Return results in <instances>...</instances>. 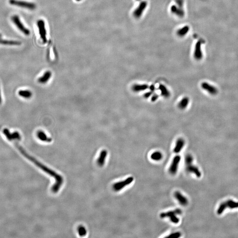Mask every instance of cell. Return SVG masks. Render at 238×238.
<instances>
[{"label": "cell", "instance_id": "cell-4", "mask_svg": "<svg viewBox=\"0 0 238 238\" xmlns=\"http://www.w3.org/2000/svg\"><path fill=\"white\" fill-rule=\"evenodd\" d=\"M11 20H12V23L16 26V27L21 32H22L24 35L27 36H28L30 35V30L24 25L22 22L21 21L19 17V16L17 15H13L11 17Z\"/></svg>", "mask_w": 238, "mask_h": 238}, {"label": "cell", "instance_id": "cell-22", "mask_svg": "<svg viewBox=\"0 0 238 238\" xmlns=\"http://www.w3.org/2000/svg\"><path fill=\"white\" fill-rule=\"evenodd\" d=\"M78 232L79 235L81 237L85 236L87 233L86 229L83 226H80L78 227Z\"/></svg>", "mask_w": 238, "mask_h": 238}, {"label": "cell", "instance_id": "cell-16", "mask_svg": "<svg viewBox=\"0 0 238 238\" xmlns=\"http://www.w3.org/2000/svg\"><path fill=\"white\" fill-rule=\"evenodd\" d=\"M185 145L184 140L181 138H180L177 140L176 146L174 149V152L176 153H179L181 151Z\"/></svg>", "mask_w": 238, "mask_h": 238}, {"label": "cell", "instance_id": "cell-23", "mask_svg": "<svg viewBox=\"0 0 238 238\" xmlns=\"http://www.w3.org/2000/svg\"><path fill=\"white\" fill-rule=\"evenodd\" d=\"M181 236V233L179 232H175V233H172L171 235H169L166 237V238H178L180 237Z\"/></svg>", "mask_w": 238, "mask_h": 238}, {"label": "cell", "instance_id": "cell-15", "mask_svg": "<svg viewBox=\"0 0 238 238\" xmlns=\"http://www.w3.org/2000/svg\"><path fill=\"white\" fill-rule=\"evenodd\" d=\"M2 36H0V44L7 45H20L21 43L19 41L14 40H9L2 39Z\"/></svg>", "mask_w": 238, "mask_h": 238}, {"label": "cell", "instance_id": "cell-13", "mask_svg": "<svg viewBox=\"0 0 238 238\" xmlns=\"http://www.w3.org/2000/svg\"><path fill=\"white\" fill-rule=\"evenodd\" d=\"M52 77V73L51 71H48L45 72L44 74L41 77L38 79V82L40 83L45 84L50 80Z\"/></svg>", "mask_w": 238, "mask_h": 238}, {"label": "cell", "instance_id": "cell-10", "mask_svg": "<svg viewBox=\"0 0 238 238\" xmlns=\"http://www.w3.org/2000/svg\"><path fill=\"white\" fill-rule=\"evenodd\" d=\"M203 89L206 90L209 94L212 95H217L218 93V89L214 87L213 86L211 85L206 82L203 83L201 85Z\"/></svg>", "mask_w": 238, "mask_h": 238}, {"label": "cell", "instance_id": "cell-3", "mask_svg": "<svg viewBox=\"0 0 238 238\" xmlns=\"http://www.w3.org/2000/svg\"><path fill=\"white\" fill-rule=\"evenodd\" d=\"M228 208L230 209L238 208V202L232 200H228L222 203L217 210V214L218 215H221L225 211V209Z\"/></svg>", "mask_w": 238, "mask_h": 238}, {"label": "cell", "instance_id": "cell-25", "mask_svg": "<svg viewBox=\"0 0 238 238\" xmlns=\"http://www.w3.org/2000/svg\"><path fill=\"white\" fill-rule=\"evenodd\" d=\"M158 95H157V94H154V95H153V96H152V97H151V101L152 102H155L158 99Z\"/></svg>", "mask_w": 238, "mask_h": 238}, {"label": "cell", "instance_id": "cell-17", "mask_svg": "<svg viewBox=\"0 0 238 238\" xmlns=\"http://www.w3.org/2000/svg\"><path fill=\"white\" fill-rule=\"evenodd\" d=\"M149 86L148 85L145 84H135L133 85L132 89L134 92H139L140 91H144L146 89H148Z\"/></svg>", "mask_w": 238, "mask_h": 238}, {"label": "cell", "instance_id": "cell-6", "mask_svg": "<svg viewBox=\"0 0 238 238\" xmlns=\"http://www.w3.org/2000/svg\"><path fill=\"white\" fill-rule=\"evenodd\" d=\"M37 24L40 37L43 42L45 43L47 42V32L45 28V23L43 20H40L37 21Z\"/></svg>", "mask_w": 238, "mask_h": 238}, {"label": "cell", "instance_id": "cell-24", "mask_svg": "<svg viewBox=\"0 0 238 238\" xmlns=\"http://www.w3.org/2000/svg\"><path fill=\"white\" fill-rule=\"evenodd\" d=\"M153 93H154V92H152V91H149V92H146V93L144 95V97L145 98H146V99H148V98H149V97H150L151 95H153Z\"/></svg>", "mask_w": 238, "mask_h": 238}, {"label": "cell", "instance_id": "cell-5", "mask_svg": "<svg viewBox=\"0 0 238 238\" xmlns=\"http://www.w3.org/2000/svg\"><path fill=\"white\" fill-rule=\"evenodd\" d=\"M182 214V211L180 209H176L174 211H168L165 213H161L160 214V217L161 218H170V221L173 223L177 224L180 221V220L177 217V215H180Z\"/></svg>", "mask_w": 238, "mask_h": 238}, {"label": "cell", "instance_id": "cell-21", "mask_svg": "<svg viewBox=\"0 0 238 238\" xmlns=\"http://www.w3.org/2000/svg\"><path fill=\"white\" fill-rule=\"evenodd\" d=\"M151 158L153 160L155 161H159L161 160L162 158L163 155L161 152L157 151L154 152L151 155Z\"/></svg>", "mask_w": 238, "mask_h": 238}, {"label": "cell", "instance_id": "cell-19", "mask_svg": "<svg viewBox=\"0 0 238 238\" xmlns=\"http://www.w3.org/2000/svg\"><path fill=\"white\" fill-rule=\"evenodd\" d=\"M189 102V99L187 97H185L179 103L178 106L180 109L183 110V109H185L186 107L188 106Z\"/></svg>", "mask_w": 238, "mask_h": 238}, {"label": "cell", "instance_id": "cell-12", "mask_svg": "<svg viewBox=\"0 0 238 238\" xmlns=\"http://www.w3.org/2000/svg\"><path fill=\"white\" fill-rule=\"evenodd\" d=\"M107 150H105V149L102 150L98 160H97V163L99 166L102 167L104 165L105 159L106 158V157L107 156Z\"/></svg>", "mask_w": 238, "mask_h": 238}, {"label": "cell", "instance_id": "cell-18", "mask_svg": "<svg viewBox=\"0 0 238 238\" xmlns=\"http://www.w3.org/2000/svg\"><path fill=\"white\" fill-rule=\"evenodd\" d=\"M159 89L160 90L161 95L164 97V98H169L170 96V93L169 92L168 89L163 84H160L159 86Z\"/></svg>", "mask_w": 238, "mask_h": 238}, {"label": "cell", "instance_id": "cell-20", "mask_svg": "<svg viewBox=\"0 0 238 238\" xmlns=\"http://www.w3.org/2000/svg\"><path fill=\"white\" fill-rule=\"evenodd\" d=\"M18 94L20 97L24 99H29L32 96V93L29 90H20L18 92Z\"/></svg>", "mask_w": 238, "mask_h": 238}, {"label": "cell", "instance_id": "cell-8", "mask_svg": "<svg viewBox=\"0 0 238 238\" xmlns=\"http://www.w3.org/2000/svg\"><path fill=\"white\" fill-rule=\"evenodd\" d=\"M3 133L5 135L7 139L10 141L13 140H20V135L18 131H15L11 133L8 129L5 128L3 131Z\"/></svg>", "mask_w": 238, "mask_h": 238}, {"label": "cell", "instance_id": "cell-9", "mask_svg": "<svg viewBox=\"0 0 238 238\" xmlns=\"http://www.w3.org/2000/svg\"><path fill=\"white\" fill-rule=\"evenodd\" d=\"M180 160V156L177 155L174 157L169 168V172L170 174L174 175L177 173L178 168Z\"/></svg>", "mask_w": 238, "mask_h": 238}, {"label": "cell", "instance_id": "cell-1", "mask_svg": "<svg viewBox=\"0 0 238 238\" xmlns=\"http://www.w3.org/2000/svg\"><path fill=\"white\" fill-rule=\"evenodd\" d=\"M193 161V158L191 155H188L186 156L185 162L186 170L189 173L195 174L197 177L200 178L202 176L201 173L197 167L193 165L192 164Z\"/></svg>", "mask_w": 238, "mask_h": 238}, {"label": "cell", "instance_id": "cell-28", "mask_svg": "<svg viewBox=\"0 0 238 238\" xmlns=\"http://www.w3.org/2000/svg\"><path fill=\"white\" fill-rule=\"evenodd\" d=\"M76 1H78V2H80V1L81 0H76Z\"/></svg>", "mask_w": 238, "mask_h": 238}, {"label": "cell", "instance_id": "cell-11", "mask_svg": "<svg viewBox=\"0 0 238 238\" xmlns=\"http://www.w3.org/2000/svg\"><path fill=\"white\" fill-rule=\"evenodd\" d=\"M174 196L181 205L186 206L188 204V199L179 191L175 192Z\"/></svg>", "mask_w": 238, "mask_h": 238}, {"label": "cell", "instance_id": "cell-2", "mask_svg": "<svg viewBox=\"0 0 238 238\" xmlns=\"http://www.w3.org/2000/svg\"><path fill=\"white\" fill-rule=\"evenodd\" d=\"M9 3L13 6L26 8L30 10H35L36 8V5L34 3L22 0H9Z\"/></svg>", "mask_w": 238, "mask_h": 238}, {"label": "cell", "instance_id": "cell-7", "mask_svg": "<svg viewBox=\"0 0 238 238\" xmlns=\"http://www.w3.org/2000/svg\"><path fill=\"white\" fill-rule=\"evenodd\" d=\"M133 180H134V178L133 177H129L124 180L116 183L115 184H113V189L115 191H120L124 188L127 186L131 184Z\"/></svg>", "mask_w": 238, "mask_h": 238}, {"label": "cell", "instance_id": "cell-26", "mask_svg": "<svg viewBox=\"0 0 238 238\" xmlns=\"http://www.w3.org/2000/svg\"><path fill=\"white\" fill-rule=\"evenodd\" d=\"M149 89H150V91L154 92L155 90V86L153 85H151L149 86Z\"/></svg>", "mask_w": 238, "mask_h": 238}, {"label": "cell", "instance_id": "cell-14", "mask_svg": "<svg viewBox=\"0 0 238 238\" xmlns=\"http://www.w3.org/2000/svg\"><path fill=\"white\" fill-rule=\"evenodd\" d=\"M37 136L38 139L42 141L47 142H52V139L48 137L47 135L44 131H41V130L38 131L37 133Z\"/></svg>", "mask_w": 238, "mask_h": 238}, {"label": "cell", "instance_id": "cell-27", "mask_svg": "<svg viewBox=\"0 0 238 238\" xmlns=\"http://www.w3.org/2000/svg\"><path fill=\"white\" fill-rule=\"evenodd\" d=\"M2 95H1V87H0V104L2 103Z\"/></svg>", "mask_w": 238, "mask_h": 238}]
</instances>
